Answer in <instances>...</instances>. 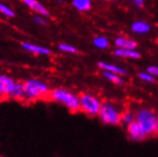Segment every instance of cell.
Returning a JSON list of instances; mask_svg holds the SVG:
<instances>
[{"label":"cell","mask_w":158,"mask_h":157,"mask_svg":"<svg viewBox=\"0 0 158 157\" xmlns=\"http://www.w3.org/2000/svg\"><path fill=\"white\" fill-rule=\"evenodd\" d=\"M72 4L79 12H88L93 7L92 0H73Z\"/></svg>","instance_id":"cell-15"},{"label":"cell","mask_w":158,"mask_h":157,"mask_svg":"<svg viewBox=\"0 0 158 157\" xmlns=\"http://www.w3.org/2000/svg\"><path fill=\"white\" fill-rule=\"evenodd\" d=\"M147 72H150L154 77H158V66L152 65V66L148 67V69H147Z\"/></svg>","instance_id":"cell-23"},{"label":"cell","mask_w":158,"mask_h":157,"mask_svg":"<svg viewBox=\"0 0 158 157\" xmlns=\"http://www.w3.org/2000/svg\"><path fill=\"white\" fill-rule=\"evenodd\" d=\"M49 98L54 102L65 106L71 113H77L80 110L79 95L73 93L70 89L65 88H55L51 89Z\"/></svg>","instance_id":"cell-1"},{"label":"cell","mask_w":158,"mask_h":157,"mask_svg":"<svg viewBox=\"0 0 158 157\" xmlns=\"http://www.w3.org/2000/svg\"><path fill=\"white\" fill-rule=\"evenodd\" d=\"M8 98L17 100V101H24L25 100V89L23 82L15 81L14 86L10 89L8 94Z\"/></svg>","instance_id":"cell-8"},{"label":"cell","mask_w":158,"mask_h":157,"mask_svg":"<svg viewBox=\"0 0 158 157\" xmlns=\"http://www.w3.org/2000/svg\"><path fill=\"white\" fill-rule=\"evenodd\" d=\"M93 43H94V47H96L97 49H100V50H105V49H108L110 47L109 39L105 36H102V35L95 36L93 40Z\"/></svg>","instance_id":"cell-18"},{"label":"cell","mask_w":158,"mask_h":157,"mask_svg":"<svg viewBox=\"0 0 158 157\" xmlns=\"http://www.w3.org/2000/svg\"><path fill=\"white\" fill-rule=\"evenodd\" d=\"M127 134L132 141H142L148 136L143 127L136 121H134L127 127Z\"/></svg>","instance_id":"cell-6"},{"label":"cell","mask_w":158,"mask_h":157,"mask_svg":"<svg viewBox=\"0 0 158 157\" xmlns=\"http://www.w3.org/2000/svg\"><path fill=\"white\" fill-rule=\"evenodd\" d=\"M97 66H98V68L101 69L102 71L114 72V73L120 74L122 76L128 74V72L125 69L122 68V67H120V66L115 65V64H110V63H107V62H104V61H99L97 63Z\"/></svg>","instance_id":"cell-12"},{"label":"cell","mask_w":158,"mask_h":157,"mask_svg":"<svg viewBox=\"0 0 158 157\" xmlns=\"http://www.w3.org/2000/svg\"><path fill=\"white\" fill-rule=\"evenodd\" d=\"M155 134L158 135V114H156V125H155Z\"/></svg>","instance_id":"cell-25"},{"label":"cell","mask_w":158,"mask_h":157,"mask_svg":"<svg viewBox=\"0 0 158 157\" xmlns=\"http://www.w3.org/2000/svg\"><path fill=\"white\" fill-rule=\"evenodd\" d=\"M135 121L143 127L148 135L155 133L156 114L149 108H141L135 113Z\"/></svg>","instance_id":"cell-4"},{"label":"cell","mask_w":158,"mask_h":157,"mask_svg":"<svg viewBox=\"0 0 158 157\" xmlns=\"http://www.w3.org/2000/svg\"><path fill=\"white\" fill-rule=\"evenodd\" d=\"M131 30L137 35H145V33H148L151 31V25L146 21L137 20L131 24Z\"/></svg>","instance_id":"cell-14"},{"label":"cell","mask_w":158,"mask_h":157,"mask_svg":"<svg viewBox=\"0 0 158 157\" xmlns=\"http://www.w3.org/2000/svg\"><path fill=\"white\" fill-rule=\"evenodd\" d=\"M0 13H1L2 14H4L5 16L7 17H14L15 16V12L10 9L9 6L3 4L0 2Z\"/></svg>","instance_id":"cell-21"},{"label":"cell","mask_w":158,"mask_h":157,"mask_svg":"<svg viewBox=\"0 0 158 157\" xmlns=\"http://www.w3.org/2000/svg\"><path fill=\"white\" fill-rule=\"evenodd\" d=\"M114 45L116 48H122V49H136L137 42L125 36H118L114 39Z\"/></svg>","instance_id":"cell-13"},{"label":"cell","mask_w":158,"mask_h":157,"mask_svg":"<svg viewBox=\"0 0 158 157\" xmlns=\"http://www.w3.org/2000/svg\"><path fill=\"white\" fill-rule=\"evenodd\" d=\"M132 3L138 8H143L145 5V0H132Z\"/></svg>","instance_id":"cell-24"},{"label":"cell","mask_w":158,"mask_h":157,"mask_svg":"<svg viewBox=\"0 0 158 157\" xmlns=\"http://www.w3.org/2000/svg\"><path fill=\"white\" fill-rule=\"evenodd\" d=\"M102 75L106 78L107 80H109L110 82L114 83L115 85H122L124 83V80L122 78V75L114 73V72H107V71H103Z\"/></svg>","instance_id":"cell-16"},{"label":"cell","mask_w":158,"mask_h":157,"mask_svg":"<svg viewBox=\"0 0 158 157\" xmlns=\"http://www.w3.org/2000/svg\"><path fill=\"white\" fill-rule=\"evenodd\" d=\"M21 1L37 14H41L43 16H50V13L46 7L43 6L37 0H21Z\"/></svg>","instance_id":"cell-11"},{"label":"cell","mask_w":158,"mask_h":157,"mask_svg":"<svg viewBox=\"0 0 158 157\" xmlns=\"http://www.w3.org/2000/svg\"><path fill=\"white\" fill-rule=\"evenodd\" d=\"M114 54L117 57L127 58V59H139L141 57V54L136 49H122L116 48L114 51Z\"/></svg>","instance_id":"cell-9"},{"label":"cell","mask_w":158,"mask_h":157,"mask_svg":"<svg viewBox=\"0 0 158 157\" xmlns=\"http://www.w3.org/2000/svg\"><path fill=\"white\" fill-rule=\"evenodd\" d=\"M21 46L25 51L32 52L35 54H38V55H50L52 53L50 49L39 46V45H36V44H32V43H29V42H23L21 44Z\"/></svg>","instance_id":"cell-10"},{"label":"cell","mask_w":158,"mask_h":157,"mask_svg":"<svg viewBox=\"0 0 158 157\" xmlns=\"http://www.w3.org/2000/svg\"><path fill=\"white\" fill-rule=\"evenodd\" d=\"M138 77H139V79L146 82V83H152L154 82L155 80V77L152 76L150 72H139L138 73Z\"/></svg>","instance_id":"cell-20"},{"label":"cell","mask_w":158,"mask_h":157,"mask_svg":"<svg viewBox=\"0 0 158 157\" xmlns=\"http://www.w3.org/2000/svg\"><path fill=\"white\" fill-rule=\"evenodd\" d=\"M122 111L110 101H103L98 113L100 121L106 125L116 126L121 124Z\"/></svg>","instance_id":"cell-3"},{"label":"cell","mask_w":158,"mask_h":157,"mask_svg":"<svg viewBox=\"0 0 158 157\" xmlns=\"http://www.w3.org/2000/svg\"><path fill=\"white\" fill-rule=\"evenodd\" d=\"M135 121V113L131 110H125L122 111L121 114V124L125 127H128L130 124Z\"/></svg>","instance_id":"cell-17"},{"label":"cell","mask_w":158,"mask_h":157,"mask_svg":"<svg viewBox=\"0 0 158 157\" xmlns=\"http://www.w3.org/2000/svg\"><path fill=\"white\" fill-rule=\"evenodd\" d=\"M79 102H80V110L89 116L98 115L101 107V101L97 96L89 93H83L79 95Z\"/></svg>","instance_id":"cell-5"},{"label":"cell","mask_w":158,"mask_h":157,"mask_svg":"<svg viewBox=\"0 0 158 157\" xmlns=\"http://www.w3.org/2000/svg\"><path fill=\"white\" fill-rule=\"evenodd\" d=\"M33 22L37 25H41V26H46L47 25V21L41 14H37L33 16Z\"/></svg>","instance_id":"cell-22"},{"label":"cell","mask_w":158,"mask_h":157,"mask_svg":"<svg viewBox=\"0 0 158 157\" xmlns=\"http://www.w3.org/2000/svg\"><path fill=\"white\" fill-rule=\"evenodd\" d=\"M58 49L66 53H76L78 52V50L74 46L68 43H60L58 45Z\"/></svg>","instance_id":"cell-19"},{"label":"cell","mask_w":158,"mask_h":157,"mask_svg":"<svg viewBox=\"0 0 158 157\" xmlns=\"http://www.w3.org/2000/svg\"><path fill=\"white\" fill-rule=\"evenodd\" d=\"M25 89V100L29 102L49 97L51 89L49 85L39 78H30L23 82Z\"/></svg>","instance_id":"cell-2"},{"label":"cell","mask_w":158,"mask_h":157,"mask_svg":"<svg viewBox=\"0 0 158 157\" xmlns=\"http://www.w3.org/2000/svg\"><path fill=\"white\" fill-rule=\"evenodd\" d=\"M15 82V80L10 76L0 73V99L8 98V94Z\"/></svg>","instance_id":"cell-7"}]
</instances>
